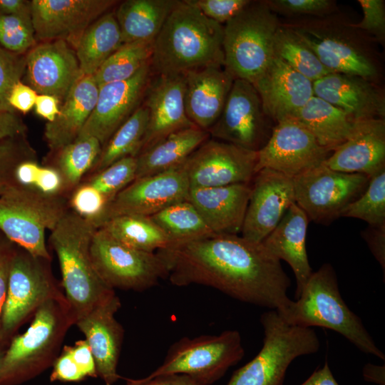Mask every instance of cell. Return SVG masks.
I'll use <instances>...</instances> for the list:
<instances>
[{
  "label": "cell",
  "instance_id": "1",
  "mask_svg": "<svg viewBox=\"0 0 385 385\" xmlns=\"http://www.w3.org/2000/svg\"><path fill=\"white\" fill-rule=\"evenodd\" d=\"M178 287L215 288L243 302L276 310L282 316L291 304V282L280 260L260 243L238 235H213L172 243L158 250Z\"/></svg>",
  "mask_w": 385,
  "mask_h": 385
},
{
  "label": "cell",
  "instance_id": "2",
  "mask_svg": "<svg viewBox=\"0 0 385 385\" xmlns=\"http://www.w3.org/2000/svg\"><path fill=\"white\" fill-rule=\"evenodd\" d=\"M150 63L153 76L224 67L223 26L180 1L154 40Z\"/></svg>",
  "mask_w": 385,
  "mask_h": 385
},
{
  "label": "cell",
  "instance_id": "3",
  "mask_svg": "<svg viewBox=\"0 0 385 385\" xmlns=\"http://www.w3.org/2000/svg\"><path fill=\"white\" fill-rule=\"evenodd\" d=\"M96 230L90 220L69 209L50 231L49 243L58 257L61 287L76 321L115 293L91 259L90 247Z\"/></svg>",
  "mask_w": 385,
  "mask_h": 385
},
{
  "label": "cell",
  "instance_id": "4",
  "mask_svg": "<svg viewBox=\"0 0 385 385\" xmlns=\"http://www.w3.org/2000/svg\"><path fill=\"white\" fill-rule=\"evenodd\" d=\"M282 24L292 29L332 72L359 76L379 83L381 71L374 46L376 41L355 28L353 23L332 14Z\"/></svg>",
  "mask_w": 385,
  "mask_h": 385
},
{
  "label": "cell",
  "instance_id": "5",
  "mask_svg": "<svg viewBox=\"0 0 385 385\" xmlns=\"http://www.w3.org/2000/svg\"><path fill=\"white\" fill-rule=\"evenodd\" d=\"M76 321L66 297L43 304L26 331L13 337L4 351L0 363V385L27 381L52 366Z\"/></svg>",
  "mask_w": 385,
  "mask_h": 385
},
{
  "label": "cell",
  "instance_id": "6",
  "mask_svg": "<svg viewBox=\"0 0 385 385\" xmlns=\"http://www.w3.org/2000/svg\"><path fill=\"white\" fill-rule=\"evenodd\" d=\"M296 301L280 316L288 324L302 327H320L333 330L365 354L384 361L361 319L342 299L335 271L325 263L312 272Z\"/></svg>",
  "mask_w": 385,
  "mask_h": 385
},
{
  "label": "cell",
  "instance_id": "7",
  "mask_svg": "<svg viewBox=\"0 0 385 385\" xmlns=\"http://www.w3.org/2000/svg\"><path fill=\"white\" fill-rule=\"evenodd\" d=\"M266 1H251L223 26L224 68L252 84L274 58L273 41L280 25Z\"/></svg>",
  "mask_w": 385,
  "mask_h": 385
},
{
  "label": "cell",
  "instance_id": "8",
  "mask_svg": "<svg viewBox=\"0 0 385 385\" xmlns=\"http://www.w3.org/2000/svg\"><path fill=\"white\" fill-rule=\"evenodd\" d=\"M260 322L264 330L262 349L233 373L227 385H283L294 359L319 349V339L312 328L288 324L276 310L262 314Z\"/></svg>",
  "mask_w": 385,
  "mask_h": 385
},
{
  "label": "cell",
  "instance_id": "9",
  "mask_svg": "<svg viewBox=\"0 0 385 385\" xmlns=\"http://www.w3.org/2000/svg\"><path fill=\"white\" fill-rule=\"evenodd\" d=\"M69 209L63 196L19 184L0 196V230L33 255L51 260L46 231L53 230Z\"/></svg>",
  "mask_w": 385,
  "mask_h": 385
},
{
  "label": "cell",
  "instance_id": "10",
  "mask_svg": "<svg viewBox=\"0 0 385 385\" xmlns=\"http://www.w3.org/2000/svg\"><path fill=\"white\" fill-rule=\"evenodd\" d=\"M51 260L34 256L15 245L1 319L0 343L46 301L66 297L52 273Z\"/></svg>",
  "mask_w": 385,
  "mask_h": 385
},
{
  "label": "cell",
  "instance_id": "11",
  "mask_svg": "<svg viewBox=\"0 0 385 385\" xmlns=\"http://www.w3.org/2000/svg\"><path fill=\"white\" fill-rule=\"evenodd\" d=\"M244 355L237 330H226L218 335L185 337L170 346L162 364L147 377L182 374L200 384L212 385Z\"/></svg>",
  "mask_w": 385,
  "mask_h": 385
},
{
  "label": "cell",
  "instance_id": "12",
  "mask_svg": "<svg viewBox=\"0 0 385 385\" xmlns=\"http://www.w3.org/2000/svg\"><path fill=\"white\" fill-rule=\"evenodd\" d=\"M90 252L97 272L113 289L143 292L168 277V267L156 252L130 247L103 228L96 230Z\"/></svg>",
  "mask_w": 385,
  "mask_h": 385
},
{
  "label": "cell",
  "instance_id": "13",
  "mask_svg": "<svg viewBox=\"0 0 385 385\" xmlns=\"http://www.w3.org/2000/svg\"><path fill=\"white\" fill-rule=\"evenodd\" d=\"M370 177L336 171L324 163L293 178L296 204L309 220L329 224L365 191Z\"/></svg>",
  "mask_w": 385,
  "mask_h": 385
},
{
  "label": "cell",
  "instance_id": "14",
  "mask_svg": "<svg viewBox=\"0 0 385 385\" xmlns=\"http://www.w3.org/2000/svg\"><path fill=\"white\" fill-rule=\"evenodd\" d=\"M275 124L265 113L255 86L235 78L222 111L208 133L214 139L258 151L268 141Z\"/></svg>",
  "mask_w": 385,
  "mask_h": 385
},
{
  "label": "cell",
  "instance_id": "15",
  "mask_svg": "<svg viewBox=\"0 0 385 385\" xmlns=\"http://www.w3.org/2000/svg\"><path fill=\"white\" fill-rule=\"evenodd\" d=\"M190 184L183 164L135 179L106 206L95 225L121 215L150 217L174 203L188 200Z\"/></svg>",
  "mask_w": 385,
  "mask_h": 385
},
{
  "label": "cell",
  "instance_id": "16",
  "mask_svg": "<svg viewBox=\"0 0 385 385\" xmlns=\"http://www.w3.org/2000/svg\"><path fill=\"white\" fill-rule=\"evenodd\" d=\"M257 151L208 139L183 163L190 188L251 183L256 174Z\"/></svg>",
  "mask_w": 385,
  "mask_h": 385
},
{
  "label": "cell",
  "instance_id": "17",
  "mask_svg": "<svg viewBox=\"0 0 385 385\" xmlns=\"http://www.w3.org/2000/svg\"><path fill=\"white\" fill-rule=\"evenodd\" d=\"M332 152L294 118L277 123L267 143L257 151L256 173L263 168L290 178L322 164Z\"/></svg>",
  "mask_w": 385,
  "mask_h": 385
},
{
  "label": "cell",
  "instance_id": "18",
  "mask_svg": "<svg viewBox=\"0 0 385 385\" xmlns=\"http://www.w3.org/2000/svg\"><path fill=\"white\" fill-rule=\"evenodd\" d=\"M153 76L149 61L131 78L99 86L95 108L78 138L94 137L103 148L142 105Z\"/></svg>",
  "mask_w": 385,
  "mask_h": 385
},
{
  "label": "cell",
  "instance_id": "19",
  "mask_svg": "<svg viewBox=\"0 0 385 385\" xmlns=\"http://www.w3.org/2000/svg\"><path fill=\"white\" fill-rule=\"evenodd\" d=\"M119 1L115 0H32L36 41L62 40L74 49L86 29Z\"/></svg>",
  "mask_w": 385,
  "mask_h": 385
},
{
  "label": "cell",
  "instance_id": "20",
  "mask_svg": "<svg viewBox=\"0 0 385 385\" xmlns=\"http://www.w3.org/2000/svg\"><path fill=\"white\" fill-rule=\"evenodd\" d=\"M252 182L241 237L260 243L295 202L294 181L292 178L263 168Z\"/></svg>",
  "mask_w": 385,
  "mask_h": 385
},
{
  "label": "cell",
  "instance_id": "21",
  "mask_svg": "<svg viewBox=\"0 0 385 385\" xmlns=\"http://www.w3.org/2000/svg\"><path fill=\"white\" fill-rule=\"evenodd\" d=\"M81 76L75 49L64 41L37 43L26 54V84L38 94L56 97L61 104Z\"/></svg>",
  "mask_w": 385,
  "mask_h": 385
},
{
  "label": "cell",
  "instance_id": "22",
  "mask_svg": "<svg viewBox=\"0 0 385 385\" xmlns=\"http://www.w3.org/2000/svg\"><path fill=\"white\" fill-rule=\"evenodd\" d=\"M120 306V299L114 293L75 324L85 336L96 362L98 376L105 385H114L122 378L117 367L124 330L115 317Z\"/></svg>",
  "mask_w": 385,
  "mask_h": 385
},
{
  "label": "cell",
  "instance_id": "23",
  "mask_svg": "<svg viewBox=\"0 0 385 385\" xmlns=\"http://www.w3.org/2000/svg\"><path fill=\"white\" fill-rule=\"evenodd\" d=\"M184 91V75L153 76L143 101L149 115L138 155L169 135L196 126L186 115Z\"/></svg>",
  "mask_w": 385,
  "mask_h": 385
},
{
  "label": "cell",
  "instance_id": "24",
  "mask_svg": "<svg viewBox=\"0 0 385 385\" xmlns=\"http://www.w3.org/2000/svg\"><path fill=\"white\" fill-rule=\"evenodd\" d=\"M314 96L344 111L353 121L385 117V95L379 83L330 73L313 82Z\"/></svg>",
  "mask_w": 385,
  "mask_h": 385
},
{
  "label": "cell",
  "instance_id": "25",
  "mask_svg": "<svg viewBox=\"0 0 385 385\" xmlns=\"http://www.w3.org/2000/svg\"><path fill=\"white\" fill-rule=\"evenodd\" d=\"M252 85L265 113L275 123L293 118L314 96L313 83L274 56Z\"/></svg>",
  "mask_w": 385,
  "mask_h": 385
},
{
  "label": "cell",
  "instance_id": "26",
  "mask_svg": "<svg viewBox=\"0 0 385 385\" xmlns=\"http://www.w3.org/2000/svg\"><path fill=\"white\" fill-rule=\"evenodd\" d=\"M329 168L371 177L385 168V119L355 121L349 138L323 163Z\"/></svg>",
  "mask_w": 385,
  "mask_h": 385
},
{
  "label": "cell",
  "instance_id": "27",
  "mask_svg": "<svg viewBox=\"0 0 385 385\" xmlns=\"http://www.w3.org/2000/svg\"><path fill=\"white\" fill-rule=\"evenodd\" d=\"M251 183L190 188L188 200L216 235L241 233Z\"/></svg>",
  "mask_w": 385,
  "mask_h": 385
},
{
  "label": "cell",
  "instance_id": "28",
  "mask_svg": "<svg viewBox=\"0 0 385 385\" xmlns=\"http://www.w3.org/2000/svg\"><path fill=\"white\" fill-rule=\"evenodd\" d=\"M184 75V105L189 120L208 132L220 115L235 80L224 68L208 66Z\"/></svg>",
  "mask_w": 385,
  "mask_h": 385
},
{
  "label": "cell",
  "instance_id": "29",
  "mask_svg": "<svg viewBox=\"0 0 385 385\" xmlns=\"http://www.w3.org/2000/svg\"><path fill=\"white\" fill-rule=\"evenodd\" d=\"M309 221L306 213L294 202L261 242L272 256L284 260L292 268L297 284L295 299L299 297L313 272L306 249Z\"/></svg>",
  "mask_w": 385,
  "mask_h": 385
},
{
  "label": "cell",
  "instance_id": "30",
  "mask_svg": "<svg viewBox=\"0 0 385 385\" xmlns=\"http://www.w3.org/2000/svg\"><path fill=\"white\" fill-rule=\"evenodd\" d=\"M98 88L93 76L83 75L71 88L55 120L45 125L44 138L51 154L77 139L95 108Z\"/></svg>",
  "mask_w": 385,
  "mask_h": 385
},
{
  "label": "cell",
  "instance_id": "31",
  "mask_svg": "<svg viewBox=\"0 0 385 385\" xmlns=\"http://www.w3.org/2000/svg\"><path fill=\"white\" fill-rule=\"evenodd\" d=\"M207 131L193 126L176 131L136 156L135 179L180 165L210 138Z\"/></svg>",
  "mask_w": 385,
  "mask_h": 385
},
{
  "label": "cell",
  "instance_id": "32",
  "mask_svg": "<svg viewBox=\"0 0 385 385\" xmlns=\"http://www.w3.org/2000/svg\"><path fill=\"white\" fill-rule=\"evenodd\" d=\"M178 0H126L115 10L123 43L155 39Z\"/></svg>",
  "mask_w": 385,
  "mask_h": 385
},
{
  "label": "cell",
  "instance_id": "33",
  "mask_svg": "<svg viewBox=\"0 0 385 385\" xmlns=\"http://www.w3.org/2000/svg\"><path fill=\"white\" fill-rule=\"evenodd\" d=\"M293 118L332 153L349 138L355 124L344 111L315 96Z\"/></svg>",
  "mask_w": 385,
  "mask_h": 385
},
{
  "label": "cell",
  "instance_id": "34",
  "mask_svg": "<svg viewBox=\"0 0 385 385\" xmlns=\"http://www.w3.org/2000/svg\"><path fill=\"white\" fill-rule=\"evenodd\" d=\"M123 44L115 13L108 11L86 29L75 48L81 73L93 76Z\"/></svg>",
  "mask_w": 385,
  "mask_h": 385
},
{
  "label": "cell",
  "instance_id": "35",
  "mask_svg": "<svg viewBox=\"0 0 385 385\" xmlns=\"http://www.w3.org/2000/svg\"><path fill=\"white\" fill-rule=\"evenodd\" d=\"M102 145L91 136L78 138L55 153L46 165L56 169L63 184V195L69 198L73 190L87 176L97 162Z\"/></svg>",
  "mask_w": 385,
  "mask_h": 385
},
{
  "label": "cell",
  "instance_id": "36",
  "mask_svg": "<svg viewBox=\"0 0 385 385\" xmlns=\"http://www.w3.org/2000/svg\"><path fill=\"white\" fill-rule=\"evenodd\" d=\"M99 228L105 230L120 242L144 252H155L171 244L166 235L150 217L118 216L105 222Z\"/></svg>",
  "mask_w": 385,
  "mask_h": 385
},
{
  "label": "cell",
  "instance_id": "37",
  "mask_svg": "<svg viewBox=\"0 0 385 385\" xmlns=\"http://www.w3.org/2000/svg\"><path fill=\"white\" fill-rule=\"evenodd\" d=\"M148 115V109L143 102L103 147L97 162L87 176L96 173L125 157H136L145 133Z\"/></svg>",
  "mask_w": 385,
  "mask_h": 385
},
{
  "label": "cell",
  "instance_id": "38",
  "mask_svg": "<svg viewBox=\"0 0 385 385\" xmlns=\"http://www.w3.org/2000/svg\"><path fill=\"white\" fill-rule=\"evenodd\" d=\"M150 217L166 235L171 244L216 235L188 200L169 205Z\"/></svg>",
  "mask_w": 385,
  "mask_h": 385
},
{
  "label": "cell",
  "instance_id": "39",
  "mask_svg": "<svg viewBox=\"0 0 385 385\" xmlns=\"http://www.w3.org/2000/svg\"><path fill=\"white\" fill-rule=\"evenodd\" d=\"M273 53L274 57L312 83L333 73L319 61L292 29L282 22L274 37Z\"/></svg>",
  "mask_w": 385,
  "mask_h": 385
},
{
  "label": "cell",
  "instance_id": "40",
  "mask_svg": "<svg viewBox=\"0 0 385 385\" xmlns=\"http://www.w3.org/2000/svg\"><path fill=\"white\" fill-rule=\"evenodd\" d=\"M154 40L124 43L93 75L98 87L127 80L150 61Z\"/></svg>",
  "mask_w": 385,
  "mask_h": 385
},
{
  "label": "cell",
  "instance_id": "41",
  "mask_svg": "<svg viewBox=\"0 0 385 385\" xmlns=\"http://www.w3.org/2000/svg\"><path fill=\"white\" fill-rule=\"evenodd\" d=\"M342 217L362 220L369 226L385 225V168L370 177L365 191L346 207Z\"/></svg>",
  "mask_w": 385,
  "mask_h": 385
},
{
  "label": "cell",
  "instance_id": "42",
  "mask_svg": "<svg viewBox=\"0 0 385 385\" xmlns=\"http://www.w3.org/2000/svg\"><path fill=\"white\" fill-rule=\"evenodd\" d=\"M27 160H38L26 135L0 140V196L19 185L16 171Z\"/></svg>",
  "mask_w": 385,
  "mask_h": 385
},
{
  "label": "cell",
  "instance_id": "43",
  "mask_svg": "<svg viewBox=\"0 0 385 385\" xmlns=\"http://www.w3.org/2000/svg\"><path fill=\"white\" fill-rule=\"evenodd\" d=\"M136 168V157L128 156L96 173L86 177L82 182L100 192L109 203L135 179Z\"/></svg>",
  "mask_w": 385,
  "mask_h": 385
},
{
  "label": "cell",
  "instance_id": "44",
  "mask_svg": "<svg viewBox=\"0 0 385 385\" xmlns=\"http://www.w3.org/2000/svg\"><path fill=\"white\" fill-rule=\"evenodd\" d=\"M31 16L0 15V44L6 50L26 54L37 44Z\"/></svg>",
  "mask_w": 385,
  "mask_h": 385
},
{
  "label": "cell",
  "instance_id": "45",
  "mask_svg": "<svg viewBox=\"0 0 385 385\" xmlns=\"http://www.w3.org/2000/svg\"><path fill=\"white\" fill-rule=\"evenodd\" d=\"M26 54L14 53L0 46V112L16 113L8 103V96L14 85L24 77Z\"/></svg>",
  "mask_w": 385,
  "mask_h": 385
},
{
  "label": "cell",
  "instance_id": "46",
  "mask_svg": "<svg viewBox=\"0 0 385 385\" xmlns=\"http://www.w3.org/2000/svg\"><path fill=\"white\" fill-rule=\"evenodd\" d=\"M276 14L294 18L324 17L337 11L332 0H269L266 1Z\"/></svg>",
  "mask_w": 385,
  "mask_h": 385
},
{
  "label": "cell",
  "instance_id": "47",
  "mask_svg": "<svg viewBox=\"0 0 385 385\" xmlns=\"http://www.w3.org/2000/svg\"><path fill=\"white\" fill-rule=\"evenodd\" d=\"M108 204L107 200L100 192L83 182L80 183L68 198L70 209L90 220L94 225Z\"/></svg>",
  "mask_w": 385,
  "mask_h": 385
},
{
  "label": "cell",
  "instance_id": "48",
  "mask_svg": "<svg viewBox=\"0 0 385 385\" xmlns=\"http://www.w3.org/2000/svg\"><path fill=\"white\" fill-rule=\"evenodd\" d=\"M363 17L353 26L371 36L376 43L385 41V1L384 0H359Z\"/></svg>",
  "mask_w": 385,
  "mask_h": 385
},
{
  "label": "cell",
  "instance_id": "49",
  "mask_svg": "<svg viewBox=\"0 0 385 385\" xmlns=\"http://www.w3.org/2000/svg\"><path fill=\"white\" fill-rule=\"evenodd\" d=\"M24 185L49 195H63V184L58 172L48 165H41L33 162L24 177Z\"/></svg>",
  "mask_w": 385,
  "mask_h": 385
},
{
  "label": "cell",
  "instance_id": "50",
  "mask_svg": "<svg viewBox=\"0 0 385 385\" xmlns=\"http://www.w3.org/2000/svg\"><path fill=\"white\" fill-rule=\"evenodd\" d=\"M205 16L220 24H226L237 16L250 0H186Z\"/></svg>",
  "mask_w": 385,
  "mask_h": 385
},
{
  "label": "cell",
  "instance_id": "51",
  "mask_svg": "<svg viewBox=\"0 0 385 385\" xmlns=\"http://www.w3.org/2000/svg\"><path fill=\"white\" fill-rule=\"evenodd\" d=\"M52 367L51 381L78 382L86 379L64 346L53 361Z\"/></svg>",
  "mask_w": 385,
  "mask_h": 385
},
{
  "label": "cell",
  "instance_id": "52",
  "mask_svg": "<svg viewBox=\"0 0 385 385\" xmlns=\"http://www.w3.org/2000/svg\"><path fill=\"white\" fill-rule=\"evenodd\" d=\"M85 377H97L96 362L85 339L76 341L73 346H64Z\"/></svg>",
  "mask_w": 385,
  "mask_h": 385
},
{
  "label": "cell",
  "instance_id": "53",
  "mask_svg": "<svg viewBox=\"0 0 385 385\" xmlns=\"http://www.w3.org/2000/svg\"><path fill=\"white\" fill-rule=\"evenodd\" d=\"M37 96L31 87L19 81L12 87L8 103L14 111L26 113L34 107Z\"/></svg>",
  "mask_w": 385,
  "mask_h": 385
},
{
  "label": "cell",
  "instance_id": "54",
  "mask_svg": "<svg viewBox=\"0 0 385 385\" xmlns=\"http://www.w3.org/2000/svg\"><path fill=\"white\" fill-rule=\"evenodd\" d=\"M361 235L372 255L383 269L385 270V225L369 226Z\"/></svg>",
  "mask_w": 385,
  "mask_h": 385
},
{
  "label": "cell",
  "instance_id": "55",
  "mask_svg": "<svg viewBox=\"0 0 385 385\" xmlns=\"http://www.w3.org/2000/svg\"><path fill=\"white\" fill-rule=\"evenodd\" d=\"M125 385H205L200 384L188 375L182 374H160L153 377L139 379L125 378Z\"/></svg>",
  "mask_w": 385,
  "mask_h": 385
},
{
  "label": "cell",
  "instance_id": "56",
  "mask_svg": "<svg viewBox=\"0 0 385 385\" xmlns=\"http://www.w3.org/2000/svg\"><path fill=\"white\" fill-rule=\"evenodd\" d=\"M27 126L16 113L0 112V140L26 135Z\"/></svg>",
  "mask_w": 385,
  "mask_h": 385
},
{
  "label": "cell",
  "instance_id": "57",
  "mask_svg": "<svg viewBox=\"0 0 385 385\" xmlns=\"http://www.w3.org/2000/svg\"><path fill=\"white\" fill-rule=\"evenodd\" d=\"M61 102L51 95L38 94L35 102V112L39 116L52 122L59 113Z\"/></svg>",
  "mask_w": 385,
  "mask_h": 385
},
{
  "label": "cell",
  "instance_id": "58",
  "mask_svg": "<svg viewBox=\"0 0 385 385\" xmlns=\"http://www.w3.org/2000/svg\"><path fill=\"white\" fill-rule=\"evenodd\" d=\"M15 245L0 252V328L3 308L6 299L8 274Z\"/></svg>",
  "mask_w": 385,
  "mask_h": 385
},
{
  "label": "cell",
  "instance_id": "59",
  "mask_svg": "<svg viewBox=\"0 0 385 385\" xmlns=\"http://www.w3.org/2000/svg\"><path fill=\"white\" fill-rule=\"evenodd\" d=\"M0 15L31 16V1L0 0Z\"/></svg>",
  "mask_w": 385,
  "mask_h": 385
},
{
  "label": "cell",
  "instance_id": "60",
  "mask_svg": "<svg viewBox=\"0 0 385 385\" xmlns=\"http://www.w3.org/2000/svg\"><path fill=\"white\" fill-rule=\"evenodd\" d=\"M300 385H339L334 379L332 371L325 361L322 368L315 370L310 376Z\"/></svg>",
  "mask_w": 385,
  "mask_h": 385
},
{
  "label": "cell",
  "instance_id": "61",
  "mask_svg": "<svg viewBox=\"0 0 385 385\" xmlns=\"http://www.w3.org/2000/svg\"><path fill=\"white\" fill-rule=\"evenodd\" d=\"M364 380L379 385H385V366L366 364L363 368Z\"/></svg>",
  "mask_w": 385,
  "mask_h": 385
},
{
  "label": "cell",
  "instance_id": "62",
  "mask_svg": "<svg viewBox=\"0 0 385 385\" xmlns=\"http://www.w3.org/2000/svg\"><path fill=\"white\" fill-rule=\"evenodd\" d=\"M13 245L14 243H12L0 230V252L10 247Z\"/></svg>",
  "mask_w": 385,
  "mask_h": 385
},
{
  "label": "cell",
  "instance_id": "63",
  "mask_svg": "<svg viewBox=\"0 0 385 385\" xmlns=\"http://www.w3.org/2000/svg\"><path fill=\"white\" fill-rule=\"evenodd\" d=\"M4 351H2L1 349V346H0V363H1V358H2L3 354H4Z\"/></svg>",
  "mask_w": 385,
  "mask_h": 385
}]
</instances>
